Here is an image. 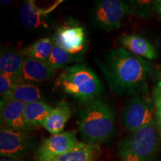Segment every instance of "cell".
Here are the masks:
<instances>
[{
    "label": "cell",
    "mask_w": 161,
    "mask_h": 161,
    "mask_svg": "<svg viewBox=\"0 0 161 161\" xmlns=\"http://www.w3.org/2000/svg\"><path fill=\"white\" fill-rule=\"evenodd\" d=\"M53 108L43 101L26 104L24 109V119L30 128L42 126L46 119L49 116Z\"/></svg>",
    "instance_id": "obj_17"
},
{
    "label": "cell",
    "mask_w": 161,
    "mask_h": 161,
    "mask_svg": "<svg viewBox=\"0 0 161 161\" xmlns=\"http://www.w3.org/2000/svg\"><path fill=\"white\" fill-rule=\"evenodd\" d=\"M63 2L59 0L49 7L41 8L38 7L33 0H26L22 4L19 9V18L22 24L29 29L47 28L46 21L48 17Z\"/></svg>",
    "instance_id": "obj_10"
},
{
    "label": "cell",
    "mask_w": 161,
    "mask_h": 161,
    "mask_svg": "<svg viewBox=\"0 0 161 161\" xmlns=\"http://www.w3.org/2000/svg\"><path fill=\"white\" fill-rule=\"evenodd\" d=\"M33 141L25 131L2 127L0 130V156L2 158H19L31 150Z\"/></svg>",
    "instance_id": "obj_7"
},
{
    "label": "cell",
    "mask_w": 161,
    "mask_h": 161,
    "mask_svg": "<svg viewBox=\"0 0 161 161\" xmlns=\"http://www.w3.org/2000/svg\"><path fill=\"white\" fill-rule=\"evenodd\" d=\"M55 72L46 62L25 58L19 80L31 84L43 82L53 77Z\"/></svg>",
    "instance_id": "obj_12"
},
{
    "label": "cell",
    "mask_w": 161,
    "mask_h": 161,
    "mask_svg": "<svg viewBox=\"0 0 161 161\" xmlns=\"http://www.w3.org/2000/svg\"><path fill=\"white\" fill-rule=\"evenodd\" d=\"M0 161H25L23 159L19 158H2Z\"/></svg>",
    "instance_id": "obj_26"
},
{
    "label": "cell",
    "mask_w": 161,
    "mask_h": 161,
    "mask_svg": "<svg viewBox=\"0 0 161 161\" xmlns=\"http://www.w3.org/2000/svg\"><path fill=\"white\" fill-rule=\"evenodd\" d=\"M19 80L6 74L0 73V94L1 97L8 96L14 87L19 83Z\"/></svg>",
    "instance_id": "obj_22"
},
{
    "label": "cell",
    "mask_w": 161,
    "mask_h": 161,
    "mask_svg": "<svg viewBox=\"0 0 161 161\" xmlns=\"http://www.w3.org/2000/svg\"><path fill=\"white\" fill-rule=\"evenodd\" d=\"M55 45L72 54H82L86 47V36L83 26L66 22L56 29L52 36Z\"/></svg>",
    "instance_id": "obj_8"
},
{
    "label": "cell",
    "mask_w": 161,
    "mask_h": 161,
    "mask_svg": "<svg viewBox=\"0 0 161 161\" xmlns=\"http://www.w3.org/2000/svg\"><path fill=\"white\" fill-rule=\"evenodd\" d=\"M110 89L119 96L137 95L146 89L151 74L149 64L123 47L113 49L98 60Z\"/></svg>",
    "instance_id": "obj_1"
},
{
    "label": "cell",
    "mask_w": 161,
    "mask_h": 161,
    "mask_svg": "<svg viewBox=\"0 0 161 161\" xmlns=\"http://www.w3.org/2000/svg\"><path fill=\"white\" fill-rule=\"evenodd\" d=\"M99 153L98 145L80 142L73 148L50 161H96Z\"/></svg>",
    "instance_id": "obj_15"
},
{
    "label": "cell",
    "mask_w": 161,
    "mask_h": 161,
    "mask_svg": "<svg viewBox=\"0 0 161 161\" xmlns=\"http://www.w3.org/2000/svg\"><path fill=\"white\" fill-rule=\"evenodd\" d=\"M24 58L21 52H19L9 48L2 50L0 55V73L6 74L19 80Z\"/></svg>",
    "instance_id": "obj_16"
},
{
    "label": "cell",
    "mask_w": 161,
    "mask_h": 161,
    "mask_svg": "<svg viewBox=\"0 0 161 161\" xmlns=\"http://www.w3.org/2000/svg\"><path fill=\"white\" fill-rule=\"evenodd\" d=\"M55 86L83 103L96 99L104 89L96 74L84 64L66 67L56 79Z\"/></svg>",
    "instance_id": "obj_3"
},
{
    "label": "cell",
    "mask_w": 161,
    "mask_h": 161,
    "mask_svg": "<svg viewBox=\"0 0 161 161\" xmlns=\"http://www.w3.org/2000/svg\"><path fill=\"white\" fill-rule=\"evenodd\" d=\"M83 54H72L55 45L46 63L54 70L61 69L72 63H80ZM67 67V66H66Z\"/></svg>",
    "instance_id": "obj_20"
},
{
    "label": "cell",
    "mask_w": 161,
    "mask_h": 161,
    "mask_svg": "<svg viewBox=\"0 0 161 161\" xmlns=\"http://www.w3.org/2000/svg\"><path fill=\"white\" fill-rule=\"evenodd\" d=\"M132 10L143 19H148L154 11V1H130Z\"/></svg>",
    "instance_id": "obj_21"
},
{
    "label": "cell",
    "mask_w": 161,
    "mask_h": 161,
    "mask_svg": "<svg viewBox=\"0 0 161 161\" xmlns=\"http://www.w3.org/2000/svg\"><path fill=\"white\" fill-rule=\"evenodd\" d=\"M54 43L52 37H42L21 50L24 58L46 62L51 55Z\"/></svg>",
    "instance_id": "obj_18"
},
{
    "label": "cell",
    "mask_w": 161,
    "mask_h": 161,
    "mask_svg": "<svg viewBox=\"0 0 161 161\" xmlns=\"http://www.w3.org/2000/svg\"><path fill=\"white\" fill-rule=\"evenodd\" d=\"M154 106L148 98L136 95L126 102L120 118L125 128L130 133L136 131L154 120Z\"/></svg>",
    "instance_id": "obj_6"
},
{
    "label": "cell",
    "mask_w": 161,
    "mask_h": 161,
    "mask_svg": "<svg viewBox=\"0 0 161 161\" xmlns=\"http://www.w3.org/2000/svg\"><path fill=\"white\" fill-rule=\"evenodd\" d=\"M154 11L156 12L157 14H158L159 17H161V0L154 1Z\"/></svg>",
    "instance_id": "obj_25"
},
{
    "label": "cell",
    "mask_w": 161,
    "mask_h": 161,
    "mask_svg": "<svg viewBox=\"0 0 161 161\" xmlns=\"http://www.w3.org/2000/svg\"><path fill=\"white\" fill-rule=\"evenodd\" d=\"M131 11L130 4L125 1L98 0L92 8V22L102 31H114L120 28L123 19Z\"/></svg>",
    "instance_id": "obj_5"
},
{
    "label": "cell",
    "mask_w": 161,
    "mask_h": 161,
    "mask_svg": "<svg viewBox=\"0 0 161 161\" xmlns=\"http://www.w3.org/2000/svg\"><path fill=\"white\" fill-rule=\"evenodd\" d=\"M78 126L80 135L86 143H104L114 134V110L104 101L98 98L90 101L80 110Z\"/></svg>",
    "instance_id": "obj_2"
},
{
    "label": "cell",
    "mask_w": 161,
    "mask_h": 161,
    "mask_svg": "<svg viewBox=\"0 0 161 161\" xmlns=\"http://www.w3.org/2000/svg\"><path fill=\"white\" fill-rule=\"evenodd\" d=\"M72 116V110L69 104L62 101L50 113L44 121L42 126L52 135L63 132L68 120Z\"/></svg>",
    "instance_id": "obj_14"
},
{
    "label": "cell",
    "mask_w": 161,
    "mask_h": 161,
    "mask_svg": "<svg viewBox=\"0 0 161 161\" xmlns=\"http://www.w3.org/2000/svg\"><path fill=\"white\" fill-rule=\"evenodd\" d=\"M79 142L74 131H63L51 135L38 147L36 161H50L73 148Z\"/></svg>",
    "instance_id": "obj_9"
},
{
    "label": "cell",
    "mask_w": 161,
    "mask_h": 161,
    "mask_svg": "<svg viewBox=\"0 0 161 161\" xmlns=\"http://www.w3.org/2000/svg\"><path fill=\"white\" fill-rule=\"evenodd\" d=\"M153 101L155 110L156 125L161 135V90H153Z\"/></svg>",
    "instance_id": "obj_23"
},
{
    "label": "cell",
    "mask_w": 161,
    "mask_h": 161,
    "mask_svg": "<svg viewBox=\"0 0 161 161\" xmlns=\"http://www.w3.org/2000/svg\"><path fill=\"white\" fill-rule=\"evenodd\" d=\"M1 3L3 5H8V4H10V3L11 2L10 1H1Z\"/></svg>",
    "instance_id": "obj_27"
},
{
    "label": "cell",
    "mask_w": 161,
    "mask_h": 161,
    "mask_svg": "<svg viewBox=\"0 0 161 161\" xmlns=\"http://www.w3.org/2000/svg\"><path fill=\"white\" fill-rule=\"evenodd\" d=\"M156 122L130 133L118 145L122 161H156L159 140Z\"/></svg>",
    "instance_id": "obj_4"
},
{
    "label": "cell",
    "mask_w": 161,
    "mask_h": 161,
    "mask_svg": "<svg viewBox=\"0 0 161 161\" xmlns=\"http://www.w3.org/2000/svg\"><path fill=\"white\" fill-rule=\"evenodd\" d=\"M6 96H9L25 104L42 101L43 98L41 90L37 86L34 84L21 81L17 83L11 92Z\"/></svg>",
    "instance_id": "obj_19"
},
{
    "label": "cell",
    "mask_w": 161,
    "mask_h": 161,
    "mask_svg": "<svg viewBox=\"0 0 161 161\" xmlns=\"http://www.w3.org/2000/svg\"><path fill=\"white\" fill-rule=\"evenodd\" d=\"M25 106V104L9 96L2 98L0 105L1 120L6 128L20 131L31 129L24 119Z\"/></svg>",
    "instance_id": "obj_11"
},
{
    "label": "cell",
    "mask_w": 161,
    "mask_h": 161,
    "mask_svg": "<svg viewBox=\"0 0 161 161\" xmlns=\"http://www.w3.org/2000/svg\"><path fill=\"white\" fill-rule=\"evenodd\" d=\"M119 43L126 50L138 57L153 60L158 58V52L154 46L142 36L125 35L119 37Z\"/></svg>",
    "instance_id": "obj_13"
},
{
    "label": "cell",
    "mask_w": 161,
    "mask_h": 161,
    "mask_svg": "<svg viewBox=\"0 0 161 161\" xmlns=\"http://www.w3.org/2000/svg\"><path fill=\"white\" fill-rule=\"evenodd\" d=\"M154 89L161 90V68L158 70L155 75V86Z\"/></svg>",
    "instance_id": "obj_24"
}]
</instances>
